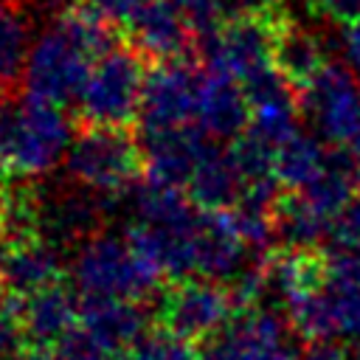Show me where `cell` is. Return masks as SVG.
<instances>
[{
  "label": "cell",
  "instance_id": "obj_4",
  "mask_svg": "<svg viewBox=\"0 0 360 360\" xmlns=\"http://www.w3.org/2000/svg\"><path fill=\"white\" fill-rule=\"evenodd\" d=\"M143 169L141 141L127 127H90L73 135L65 155V172L76 186L104 197L135 186Z\"/></svg>",
  "mask_w": 360,
  "mask_h": 360
},
{
  "label": "cell",
  "instance_id": "obj_23",
  "mask_svg": "<svg viewBox=\"0 0 360 360\" xmlns=\"http://www.w3.org/2000/svg\"><path fill=\"white\" fill-rule=\"evenodd\" d=\"M31 20L17 0H0V93H8L20 79L31 51Z\"/></svg>",
  "mask_w": 360,
  "mask_h": 360
},
{
  "label": "cell",
  "instance_id": "obj_27",
  "mask_svg": "<svg viewBox=\"0 0 360 360\" xmlns=\"http://www.w3.org/2000/svg\"><path fill=\"white\" fill-rule=\"evenodd\" d=\"M225 20H242V17H270L281 20V0H219Z\"/></svg>",
  "mask_w": 360,
  "mask_h": 360
},
{
  "label": "cell",
  "instance_id": "obj_25",
  "mask_svg": "<svg viewBox=\"0 0 360 360\" xmlns=\"http://www.w3.org/2000/svg\"><path fill=\"white\" fill-rule=\"evenodd\" d=\"M129 360H202L200 349H194L191 338L177 335L169 326L149 329L132 349Z\"/></svg>",
  "mask_w": 360,
  "mask_h": 360
},
{
  "label": "cell",
  "instance_id": "obj_7",
  "mask_svg": "<svg viewBox=\"0 0 360 360\" xmlns=\"http://www.w3.org/2000/svg\"><path fill=\"white\" fill-rule=\"evenodd\" d=\"M270 17H242L219 25L214 34L200 39V53L208 70L231 76V79H250L253 73L273 65L276 31L284 22Z\"/></svg>",
  "mask_w": 360,
  "mask_h": 360
},
{
  "label": "cell",
  "instance_id": "obj_34",
  "mask_svg": "<svg viewBox=\"0 0 360 360\" xmlns=\"http://www.w3.org/2000/svg\"><path fill=\"white\" fill-rule=\"evenodd\" d=\"M22 360H68L62 352H51V349H42V346H37L31 354H25Z\"/></svg>",
  "mask_w": 360,
  "mask_h": 360
},
{
  "label": "cell",
  "instance_id": "obj_10",
  "mask_svg": "<svg viewBox=\"0 0 360 360\" xmlns=\"http://www.w3.org/2000/svg\"><path fill=\"white\" fill-rule=\"evenodd\" d=\"M290 318L278 309L253 307L239 309L219 332L205 338L200 346L202 360H259L267 349L290 340Z\"/></svg>",
  "mask_w": 360,
  "mask_h": 360
},
{
  "label": "cell",
  "instance_id": "obj_14",
  "mask_svg": "<svg viewBox=\"0 0 360 360\" xmlns=\"http://www.w3.org/2000/svg\"><path fill=\"white\" fill-rule=\"evenodd\" d=\"M65 284H51L25 298L20 307V321L25 340L34 346H59L65 343L82 323V295Z\"/></svg>",
  "mask_w": 360,
  "mask_h": 360
},
{
  "label": "cell",
  "instance_id": "obj_30",
  "mask_svg": "<svg viewBox=\"0 0 360 360\" xmlns=\"http://www.w3.org/2000/svg\"><path fill=\"white\" fill-rule=\"evenodd\" d=\"M312 11L338 25H352L360 20V0H309Z\"/></svg>",
  "mask_w": 360,
  "mask_h": 360
},
{
  "label": "cell",
  "instance_id": "obj_5",
  "mask_svg": "<svg viewBox=\"0 0 360 360\" xmlns=\"http://www.w3.org/2000/svg\"><path fill=\"white\" fill-rule=\"evenodd\" d=\"M146 70L135 48L110 45L96 56L79 93V115L90 127H127L141 112Z\"/></svg>",
  "mask_w": 360,
  "mask_h": 360
},
{
  "label": "cell",
  "instance_id": "obj_26",
  "mask_svg": "<svg viewBox=\"0 0 360 360\" xmlns=\"http://www.w3.org/2000/svg\"><path fill=\"white\" fill-rule=\"evenodd\" d=\"M59 352H62L68 360H124L121 352L96 343L82 326H79L65 343H59Z\"/></svg>",
  "mask_w": 360,
  "mask_h": 360
},
{
  "label": "cell",
  "instance_id": "obj_32",
  "mask_svg": "<svg viewBox=\"0 0 360 360\" xmlns=\"http://www.w3.org/2000/svg\"><path fill=\"white\" fill-rule=\"evenodd\" d=\"M343 59L346 65L360 73V20L346 25V34H343Z\"/></svg>",
  "mask_w": 360,
  "mask_h": 360
},
{
  "label": "cell",
  "instance_id": "obj_12",
  "mask_svg": "<svg viewBox=\"0 0 360 360\" xmlns=\"http://www.w3.org/2000/svg\"><path fill=\"white\" fill-rule=\"evenodd\" d=\"M191 245H194V276L211 281H231L250 262V256H256L236 233L228 211H200Z\"/></svg>",
  "mask_w": 360,
  "mask_h": 360
},
{
  "label": "cell",
  "instance_id": "obj_8",
  "mask_svg": "<svg viewBox=\"0 0 360 360\" xmlns=\"http://www.w3.org/2000/svg\"><path fill=\"white\" fill-rule=\"evenodd\" d=\"M236 312L231 290L211 278H180L158 301L160 323L183 338H211Z\"/></svg>",
  "mask_w": 360,
  "mask_h": 360
},
{
  "label": "cell",
  "instance_id": "obj_21",
  "mask_svg": "<svg viewBox=\"0 0 360 360\" xmlns=\"http://www.w3.org/2000/svg\"><path fill=\"white\" fill-rule=\"evenodd\" d=\"M273 65L298 87H304L309 79H315L329 62L323 39L290 20H284L276 31V48H273Z\"/></svg>",
  "mask_w": 360,
  "mask_h": 360
},
{
  "label": "cell",
  "instance_id": "obj_37",
  "mask_svg": "<svg viewBox=\"0 0 360 360\" xmlns=\"http://www.w3.org/2000/svg\"><path fill=\"white\" fill-rule=\"evenodd\" d=\"M349 354H352V360H360V338L352 340V352Z\"/></svg>",
  "mask_w": 360,
  "mask_h": 360
},
{
  "label": "cell",
  "instance_id": "obj_15",
  "mask_svg": "<svg viewBox=\"0 0 360 360\" xmlns=\"http://www.w3.org/2000/svg\"><path fill=\"white\" fill-rule=\"evenodd\" d=\"M98 191L76 186V191H59L48 200L39 197V236L53 245H82L101 228Z\"/></svg>",
  "mask_w": 360,
  "mask_h": 360
},
{
  "label": "cell",
  "instance_id": "obj_1",
  "mask_svg": "<svg viewBox=\"0 0 360 360\" xmlns=\"http://www.w3.org/2000/svg\"><path fill=\"white\" fill-rule=\"evenodd\" d=\"M110 48L107 22L93 11H68L45 25L28 51L22 68V87L28 98L68 104L79 101L87 73L98 53Z\"/></svg>",
  "mask_w": 360,
  "mask_h": 360
},
{
  "label": "cell",
  "instance_id": "obj_2",
  "mask_svg": "<svg viewBox=\"0 0 360 360\" xmlns=\"http://www.w3.org/2000/svg\"><path fill=\"white\" fill-rule=\"evenodd\" d=\"M0 141L11 174L31 180L53 172L65 160L73 135L59 104L25 96L14 104L0 101Z\"/></svg>",
  "mask_w": 360,
  "mask_h": 360
},
{
  "label": "cell",
  "instance_id": "obj_13",
  "mask_svg": "<svg viewBox=\"0 0 360 360\" xmlns=\"http://www.w3.org/2000/svg\"><path fill=\"white\" fill-rule=\"evenodd\" d=\"M194 124L214 141H236L250 127V101L245 84L205 68L200 79Z\"/></svg>",
  "mask_w": 360,
  "mask_h": 360
},
{
  "label": "cell",
  "instance_id": "obj_19",
  "mask_svg": "<svg viewBox=\"0 0 360 360\" xmlns=\"http://www.w3.org/2000/svg\"><path fill=\"white\" fill-rule=\"evenodd\" d=\"M245 186H248V180H245L233 152L219 149L214 141L208 146V152L202 155V160L197 163L194 174L188 177L186 194L202 211H231L239 202Z\"/></svg>",
  "mask_w": 360,
  "mask_h": 360
},
{
  "label": "cell",
  "instance_id": "obj_33",
  "mask_svg": "<svg viewBox=\"0 0 360 360\" xmlns=\"http://www.w3.org/2000/svg\"><path fill=\"white\" fill-rule=\"evenodd\" d=\"M301 360H352V354L343 352L335 340H321V343H312L301 354Z\"/></svg>",
  "mask_w": 360,
  "mask_h": 360
},
{
  "label": "cell",
  "instance_id": "obj_36",
  "mask_svg": "<svg viewBox=\"0 0 360 360\" xmlns=\"http://www.w3.org/2000/svg\"><path fill=\"white\" fill-rule=\"evenodd\" d=\"M11 172V166H8V158H6V146H3V141H0V191L6 188V174Z\"/></svg>",
  "mask_w": 360,
  "mask_h": 360
},
{
  "label": "cell",
  "instance_id": "obj_16",
  "mask_svg": "<svg viewBox=\"0 0 360 360\" xmlns=\"http://www.w3.org/2000/svg\"><path fill=\"white\" fill-rule=\"evenodd\" d=\"M138 53L158 62L180 59L194 39V31L177 0H149L127 25Z\"/></svg>",
  "mask_w": 360,
  "mask_h": 360
},
{
  "label": "cell",
  "instance_id": "obj_17",
  "mask_svg": "<svg viewBox=\"0 0 360 360\" xmlns=\"http://www.w3.org/2000/svg\"><path fill=\"white\" fill-rule=\"evenodd\" d=\"M62 278V253L59 245L28 236L20 242H11L6 253L0 256V284L8 290V295L28 298Z\"/></svg>",
  "mask_w": 360,
  "mask_h": 360
},
{
  "label": "cell",
  "instance_id": "obj_9",
  "mask_svg": "<svg viewBox=\"0 0 360 360\" xmlns=\"http://www.w3.org/2000/svg\"><path fill=\"white\" fill-rule=\"evenodd\" d=\"M200 79H202V70L180 59L158 62L146 73V82H143V98H141V112H138L141 132L194 124Z\"/></svg>",
  "mask_w": 360,
  "mask_h": 360
},
{
  "label": "cell",
  "instance_id": "obj_31",
  "mask_svg": "<svg viewBox=\"0 0 360 360\" xmlns=\"http://www.w3.org/2000/svg\"><path fill=\"white\" fill-rule=\"evenodd\" d=\"M332 233L360 242V194H354L352 202L335 217V222H332Z\"/></svg>",
  "mask_w": 360,
  "mask_h": 360
},
{
  "label": "cell",
  "instance_id": "obj_6",
  "mask_svg": "<svg viewBox=\"0 0 360 360\" xmlns=\"http://www.w3.org/2000/svg\"><path fill=\"white\" fill-rule=\"evenodd\" d=\"M298 93L301 112L323 141L349 146L360 135V84L349 65L329 62Z\"/></svg>",
  "mask_w": 360,
  "mask_h": 360
},
{
  "label": "cell",
  "instance_id": "obj_28",
  "mask_svg": "<svg viewBox=\"0 0 360 360\" xmlns=\"http://www.w3.org/2000/svg\"><path fill=\"white\" fill-rule=\"evenodd\" d=\"M22 340H25V332H22L20 309H14L11 301L0 304V360L20 352Z\"/></svg>",
  "mask_w": 360,
  "mask_h": 360
},
{
  "label": "cell",
  "instance_id": "obj_22",
  "mask_svg": "<svg viewBox=\"0 0 360 360\" xmlns=\"http://www.w3.org/2000/svg\"><path fill=\"white\" fill-rule=\"evenodd\" d=\"M354 188H357V177H354V166H352V152H349V146H335V149H329L323 169L298 194L312 208H318L321 214L335 219L352 202Z\"/></svg>",
  "mask_w": 360,
  "mask_h": 360
},
{
  "label": "cell",
  "instance_id": "obj_24",
  "mask_svg": "<svg viewBox=\"0 0 360 360\" xmlns=\"http://www.w3.org/2000/svg\"><path fill=\"white\" fill-rule=\"evenodd\" d=\"M326 158H329V149L323 146V141L318 135H307L298 129L295 135H290L284 143L276 146L273 172L284 188L301 191L323 169Z\"/></svg>",
  "mask_w": 360,
  "mask_h": 360
},
{
  "label": "cell",
  "instance_id": "obj_35",
  "mask_svg": "<svg viewBox=\"0 0 360 360\" xmlns=\"http://www.w3.org/2000/svg\"><path fill=\"white\" fill-rule=\"evenodd\" d=\"M349 152H352V166H354V177H357V186H360V135L349 143Z\"/></svg>",
  "mask_w": 360,
  "mask_h": 360
},
{
  "label": "cell",
  "instance_id": "obj_3",
  "mask_svg": "<svg viewBox=\"0 0 360 360\" xmlns=\"http://www.w3.org/2000/svg\"><path fill=\"white\" fill-rule=\"evenodd\" d=\"M70 278L79 295L143 301L158 292L163 273L141 256L127 236L96 233L84 239L73 256Z\"/></svg>",
  "mask_w": 360,
  "mask_h": 360
},
{
  "label": "cell",
  "instance_id": "obj_18",
  "mask_svg": "<svg viewBox=\"0 0 360 360\" xmlns=\"http://www.w3.org/2000/svg\"><path fill=\"white\" fill-rule=\"evenodd\" d=\"M96 343L124 352L132 349L149 332V315L129 298H96L82 295V323Z\"/></svg>",
  "mask_w": 360,
  "mask_h": 360
},
{
  "label": "cell",
  "instance_id": "obj_29",
  "mask_svg": "<svg viewBox=\"0 0 360 360\" xmlns=\"http://www.w3.org/2000/svg\"><path fill=\"white\" fill-rule=\"evenodd\" d=\"M149 0H90V8L107 25H129Z\"/></svg>",
  "mask_w": 360,
  "mask_h": 360
},
{
  "label": "cell",
  "instance_id": "obj_11",
  "mask_svg": "<svg viewBox=\"0 0 360 360\" xmlns=\"http://www.w3.org/2000/svg\"><path fill=\"white\" fill-rule=\"evenodd\" d=\"M138 141H141V152H143L146 177L163 180V183H172L180 188H186L197 163L214 143V138H208L197 124L169 127V129H146V132H141Z\"/></svg>",
  "mask_w": 360,
  "mask_h": 360
},
{
  "label": "cell",
  "instance_id": "obj_20",
  "mask_svg": "<svg viewBox=\"0 0 360 360\" xmlns=\"http://www.w3.org/2000/svg\"><path fill=\"white\" fill-rule=\"evenodd\" d=\"M332 222L335 219L312 208L298 191L281 194L276 208V242L281 245V250L315 253L332 233Z\"/></svg>",
  "mask_w": 360,
  "mask_h": 360
},
{
  "label": "cell",
  "instance_id": "obj_38",
  "mask_svg": "<svg viewBox=\"0 0 360 360\" xmlns=\"http://www.w3.org/2000/svg\"><path fill=\"white\" fill-rule=\"evenodd\" d=\"M51 3H70V0H51Z\"/></svg>",
  "mask_w": 360,
  "mask_h": 360
}]
</instances>
